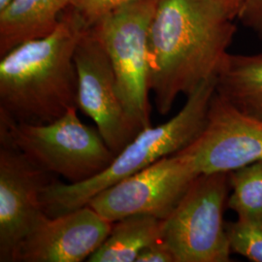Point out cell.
<instances>
[{"instance_id":"16","label":"cell","mask_w":262,"mask_h":262,"mask_svg":"<svg viewBox=\"0 0 262 262\" xmlns=\"http://www.w3.org/2000/svg\"><path fill=\"white\" fill-rule=\"evenodd\" d=\"M230 250L249 260L262 262V223L238 219L226 223Z\"/></svg>"},{"instance_id":"5","label":"cell","mask_w":262,"mask_h":262,"mask_svg":"<svg viewBox=\"0 0 262 262\" xmlns=\"http://www.w3.org/2000/svg\"><path fill=\"white\" fill-rule=\"evenodd\" d=\"M229 190L228 172L200 174L162 220L161 240L175 262L230 261L224 217Z\"/></svg>"},{"instance_id":"20","label":"cell","mask_w":262,"mask_h":262,"mask_svg":"<svg viewBox=\"0 0 262 262\" xmlns=\"http://www.w3.org/2000/svg\"><path fill=\"white\" fill-rule=\"evenodd\" d=\"M215 2L225 10L230 18H238L240 11L243 8L247 0H215Z\"/></svg>"},{"instance_id":"14","label":"cell","mask_w":262,"mask_h":262,"mask_svg":"<svg viewBox=\"0 0 262 262\" xmlns=\"http://www.w3.org/2000/svg\"><path fill=\"white\" fill-rule=\"evenodd\" d=\"M162 220L132 215L113 223L110 233L88 259L90 262L136 261L141 252L161 239Z\"/></svg>"},{"instance_id":"17","label":"cell","mask_w":262,"mask_h":262,"mask_svg":"<svg viewBox=\"0 0 262 262\" xmlns=\"http://www.w3.org/2000/svg\"><path fill=\"white\" fill-rule=\"evenodd\" d=\"M136 0H71L70 6L83 17L89 27L104 16Z\"/></svg>"},{"instance_id":"13","label":"cell","mask_w":262,"mask_h":262,"mask_svg":"<svg viewBox=\"0 0 262 262\" xmlns=\"http://www.w3.org/2000/svg\"><path fill=\"white\" fill-rule=\"evenodd\" d=\"M215 91L239 111L262 121V52L228 53L216 74Z\"/></svg>"},{"instance_id":"8","label":"cell","mask_w":262,"mask_h":262,"mask_svg":"<svg viewBox=\"0 0 262 262\" xmlns=\"http://www.w3.org/2000/svg\"><path fill=\"white\" fill-rule=\"evenodd\" d=\"M78 109L94 121L117 156L140 132L118 94L117 79L103 46L88 28L75 52Z\"/></svg>"},{"instance_id":"10","label":"cell","mask_w":262,"mask_h":262,"mask_svg":"<svg viewBox=\"0 0 262 262\" xmlns=\"http://www.w3.org/2000/svg\"><path fill=\"white\" fill-rule=\"evenodd\" d=\"M50 175L19 150L0 149V261L14 262L19 243L46 215L42 191Z\"/></svg>"},{"instance_id":"9","label":"cell","mask_w":262,"mask_h":262,"mask_svg":"<svg viewBox=\"0 0 262 262\" xmlns=\"http://www.w3.org/2000/svg\"><path fill=\"white\" fill-rule=\"evenodd\" d=\"M182 150L200 174L230 172L260 161L262 121L239 111L215 91L203 130Z\"/></svg>"},{"instance_id":"2","label":"cell","mask_w":262,"mask_h":262,"mask_svg":"<svg viewBox=\"0 0 262 262\" xmlns=\"http://www.w3.org/2000/svg\"><path fill=\"white\" fill-rule=\"evenodd\" d=\"M89 28L70 6L50 35L20 44L1 56V118L42 124L78 108L76 48Z\"/></svg>"},{"instance_id":"18","label":"cell","mask_w":262,"mask_h":262,"mask_svg":"<svg viewBox=\"0 0 262 262\" xmlns=\"http://www.w3.org/2000/svg\"><path fill=\"white\" fill-rule=\"evenodd\" d=\"M238 19L244 27L252 29L262 38V0H247Z\"/></svg>"},{"instance_id":"6","label":"cell","mask_w":262,"mask_h":262,"mask_svg":"<svg viewBox=\"0 0 262 262\" xmlns=\"http://www.w3.org/2000/svg\"><path fill=\"white\" fill-rule=\"evenodd\" d=\"M159 0H136L95 21L90 28L111 61L118 94L136 124H150L149 30Z\"/></svg>"},{"instance_id":"19","label":"cell","mask_w":262,"mask_h":262,"mask_svg":"<svg viewBox=\"0 0 262 262\" xmlns=\"http://www.w3.org/2000/svg\"><path fill=\"white\" fill-rule=\"evenodd\" d=\"M136 262H175L167 245L161 239L146 247L138 255Z\"/></svg>"},{"instance_id":"11","label":"cell","mask_w":262,"mask_h":262,"mask_svg":"<svg viewBox=\"0 0 262 262\" xmlns=\"http://www.w3.org/2000/svg\"><path fill=\"white\" fill-rule=\"evenodd\" d=\"M113 223L89 205L44 215L19 243L14 262H82L102 245Z\"/></svg>"},{"instance_id":"1","label":"cell","mask_w":262,"mask_h":262,"mask_svg":"<svg viewBox=\"0 0 262 262\" xmlns=\"http://www.w3.org/2000/svg\"><path fill=\"white\" fill-rule=\"evenodd\" d=\"M236 32L215 0H159L149 30V88L167 115L180 94L188 96L215 77Z\"/></svg>"},{"instance_id":"12","label":"cell","mask_w":262,"mask_h":262,"mask_svg":"<svg viewBox=\"0 0 262 262\" xmlns=\"http://www.w3.org/2000/svg\"><path fill=\"white\" fill-rule=\"evenodd\" d=\"M71 0H11L0 10V56L58 27Z\"/></svg>"},{"instance_id":"7","label":"cell","mask_w":262,"mask_h":262,"mask_svg":"<svg viewBox=\"0 0 262 262\" xmlns=\"http://www.w3.org/2000/svg\"><path fill=\"white\" fill-rule=\"evenodd\" d=\"M199 175L193 159L180 150L101 190L86 205L110 223L132 215L165 220Z\"/></svg>"},{"instance_id":"15","label":"cell","mask_w":262,"mask_h":262,"mask_svg":"<svg viewBox=\"0 0 262 262\" xmlns=\"http://www.w3.org/2000/svg\"><path fill=\"white\" fill-rule=\"evenodd\" d=\"M227 207L238 219L262 223V160L228 172Z\"/></svg>"},{"instance_id":"3","label":"cell","mask_w":262,"mask_h":262,"mask_svg":"<svg viewBox=\"0 0 262 262\" xmlns=\"http://www.w3.org/2000/svg\"><path fill=\"white\" fill-rule=\"evenodd\" d=\"M215 86L216 76L203 82L187 96L185 106L175 117L141 130L99 175L76 185L51 181L41 195L45 214L57 216L85 206L101 190L187 148L205 126Z\"/></svg>"},{"instance_id":"21","label":"cell","mask_w":262,"mask_h":262,"mask_svg":"<svg viewBox=\"0 0 262 262\" xmlns=\"http://www.w3.org/2000/svg\"><path fill=\"white\" fill-rule=\"evenodd\" d=\"M11 0H0V10L3 9Z\"/></svg>"},{"instance_id":"4","label":"cell","mask_w":262,"mask_h":262,"mask_svg":"<svg viewBox=\"0 0 262 262\" xmlns=\"http://www.w3.org/2000/svg\"><path fill=\"white\" fill-rule=\"evenodd\" d=\"M71 108L54 122L33 124L0 117L1 145L19 150L34 165L67 184H80L99 175L116 155L97 128L81 122Z\"/></svg>"}]
</instances>
